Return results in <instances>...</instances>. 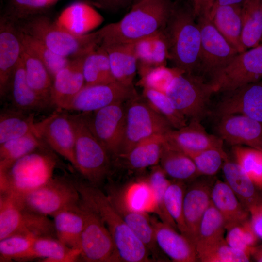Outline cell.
Instances as JSON below:
<instances>
[{"mask_svg":"<svg viewBox=\"0 0 262 262\" xmlns=\"http://www.w3.org/2000/svg\"><path fill=\"white\" fill-rule=\"evenodd\" d=\"M120 196L126 206L131 210L156 213L157 207L154 194L147 179L131 183Z\"/></svg>","mask_w":262,"mask_h":262,"instance_id":"cell-41","label":"cell"},{"mask_svg":"<svg viewBox=\"0 0 262 262\" xmlns=\"http://www.w3.org/2000/svg\"><path fill=\"white\" fill-rule=\"evenodd\" d=\"M226 230L225 239L227 243L231 247L251 256L259 239L252 228L249 219L231 226Z\"/></svg>","mask_w":262,"mask_h":262,"instance_id":"cell-49","label":"cell"},{"mask_svg":"<svg viewBox=\"0 0 262 262\" xmlns=\"http://www.w3.org/2000/svg\"><path fill=\"white\" fill-rule=\"evenodd\" d=\"M165 137L169 143L185 153L223 148L224 143L218 135L208 133L201 121L194 119L180 129H172Z\"/></svg>","mask_w":262,"mask_h":262,"instance_id":"cell-23","label":"cell"},{"mask_svg":"<svg viewBox=\"0 0 262 262\" xmlns=\"http://www.w3.org/2000/svg\"><path fill=\"white\" fill-rule=\"evenodd\" d=\"M252 256L257 262H262V245L259 246H255Z\"/></svg>","mask_w":262,"mask_h":262,"instance_id":"cell-58","label":"cell"},{"mask_svg":"<svg viewBox=\"0 0 262 262\" xmlns=\"http://www.w3.org/2000/svg\"><path fill=\"white\" fill-rule=\"evenodd\" d=\"M17 196L28 209L46 216L76 206L81 200L75 177L66 175L54 176L42 187Z\"/></svg>","mask_w":262,"mask_h":262,"instance_id":"cell-10","label":"cell"},{"mask_svg":"<svg viewBox=\"0 0 262 262\" xmlns=\"http://www.w3.org/2000/svg\"><path fill=\"white\" fill-rule=\"evenodd\" d=\"M225 182L234 192L242 205L248 211L252 206L262 202L258 189L244 170L228 156L222 167Z\"/></svg>","mask_w":262,"mask_h":262,"instance_id":"cell-27","label":"cell"},{"mask_svg":"<svg viewBox=\"0 0 262 262\" xmlns=\"http://www.w3.org/2000/svg\"><path fill=\"white\" fill-rule=\"evenodd\" d=\"M159 249L176 262L198 261L195 245L170 225L150 217Z\"/></svg>","mask_w":262,"mask_h":262,"instance_id":"cell-22","label":"cell"},{"mask_svg":"<svg viewBox=\"0 0 262 262\" xmlns=\"http://www.w3.org/2000/svg\"><path fill=\"white\" fill-rule=\"evenodd\" d=\"M137 94L133 85L118 81L84 86L66 110L92 112L115 103L125 102Z\"/></svg>","mask_w":262,"mask_h":262,"instance_id":"cell-16","label":"cell"},{"mask_svg":"<svg viewBox=\"0 0 262 262\" xmlns=\"http://www.w3.org/2000/svg\"><path fill=\"white\" fill-rule=\"evenodd\" d=\"M232 147L235 162L256 186L262 190V151L244 146Z\"/></svg>","mask_w":262,"mask_h":262,"instance_id":"cell-47","label":"cell"},{"mask_svg":"<svg viewBox=\"0 0 262 262\" xmlns=\"http://www.w3.org/2000/svg\"><path fill=\"white\" fill-rule=\"evenodd\" d=\"M84 226L81 242V261L120 262L112 236L98 214L81 198Z\"/></svg>","mask_w":262,"mask_h":262,"instance_id":"cell-11","label":"cell"},{"mask_svg":"<svg viewBox=\"0 0 262 262\" xmlns=\"http://www.w3.org/2000/svg\"><path fill=\"white\" fill-rule=\"evenodd\" d=\"M22 45L16 24L4 16L0 20V95L8 92L13 71L21 57Z\"/></svg>","mask_w":262,"mask_h":262,"instance_id":"cell-20","label":"cell"},{"mask_svg":"<svg viewBox=\"0 0 262 262\" xmlns=\"http://www.w3.org/2000/svg\"><path fill=\"white\" fill-rule=\"evenodd\" d=\"M16 234L56 237L48 216L28 209L17 195L0 192V240Z\"/></svg>","mask_w":262,"mask_h":262,"instance_id":"cell-7","label":"cell"},{"mask_svg":"<svg viewBox=\"0 0 262 262\" xmlns=\"http://www.w3.org/2000/svg\"><path fill=\"white\" fill-rule=\"evenodd\" d=\"M62 110L57 109L49 116L35 123L34 133L75 168L74 129L69 115Z\"/></svg>","mask_w":262,"mask_h":262,"instance_id":"cell-15","label":"cell"},{"mask_svg":"<svg viewBox=\"0 0 262 262\" xmlns=\"http://www.w3.org/2000/svg\"><path fill=\"white\" fill-rule=\"evenodd\" d=\"M84 56L71 59L68 64L54 76L50 92V101L51 105L58 109L66 110L84 86L82 71Z\"/></svg>","mask_w":262,"mask_h":262,"instance_id":"cell-21","label":"cell"},{"mask_svg":"<svg viewBox=\"0 0 262 262\" xmlns=\"http://www.w3.org/2000/svg\"><path fill=\"white\" fill-rule=\"evenodd\" d=\"M69 115L75 134V169L88 184L98 187L110 172L112 159L90 129L84 113Z\"/></svg>","mask_w":262,"mask_h":262,"instance_id":"cell-6","label":"cell"},{"mask_svg":"<svg viewBox=\"0 0 262 262\" xmlns=\"http://www.w3.org/2000/svg\"><path fill=\"white\" fill-rule=\"evenodd\" d=\"M140 0H134V2H133V4H134L135 3H136V2H138V1H140Z\"/></svg>","mask_w":262,"mask_h":262,"instance_id":"cell-59","label":"cell"},{"mask_svg":"<svg viewBox=\"0 0 262 262\" xmlns=\"http://www.w3.org/2000/svg\"><path fill=\"white\" fill-rule=\"evenodd\" d=\"M125 102H117L99 110L84 113L92 131L111 159L118 157L125 132Z\"/></svg>","mask_w":262,"mask_h":262,"instance_id":"cell-13","label":"cell"},{"mask_svg":"<svg viewBox=\"0 0 262 262\" xmlns=\"http://www.w3.org/2000/svg\"><path fill=\"white\" fill-rule=\"evenodd\" d=\"M58 163L49 147L35 150L0 172V192L22 195L42 187L54 177Z\"/></svg>","mask_w":262,"mask_h":262,"instance_id":"cell-5","label":"cell"},{"mask_svg":"<svg viewBox=\"0 0 262 262\" xmlns=\"http://www.w3.org/2000/svg\"><path fill=\"white\" fill-rule=\"evenodd\" d=\"M8 92L13 108L18 110L35 113L51 106L28 84L21 57L12 74Z\"/></svg>","mask_w":262,"mask_h":262,"instance_id":"cell-26","label":"cell"},{"mask_svg":"<svg viewBox=\"0 0 262 262\" xmlns=\"http://www.w3.org/2000/svg\"><path fill=\"white\" fill-rule=\"evenodd\" d=\"M261 3H262V0H261Z\"/></svg>","mask_w":262,"mask_h":262,"instance_id":"cell-61","label":"cell"},{"mask_svg":"<svg viewBox=\"0 0 262 262\" xmlns=\"http://www.w3.org/2000/svg\"><path fill=\"white\" fill-rule=\"evenodd\" d=\"M98 8L110 11H116L133 4L134 0H90Z\"/></svg>","mask_w":262,"mask_h":262,"instance_id":"cell-55","label":"cell"},{"mask_svg":"<svg viewBox=\"0 0 262 262\" xmlns=\"http://www.w3.org/2000/svg\"><path fill=\"white\" fill-rule=\"evenodd\" d=\"M193 161L201 176H214L222 168L227 153L223 148H210L185 153Z\"/></svg>","mask_w":262,"mask_h":262,"instance_id":"cell-51","label":"cell"},{"mask_svg":"<svg viewBox=\"0 0 262 262\" xmlns=\"http://www.w3.org/2000/svg\"><path fill=\"white\" fill-rule=\"evenodd\" d=\"M262 79V44L239 53L209 81L215 93L227 92Z\"/></svg>","mask_w":262,"mask_h":262,"instance_id":"cell-12","label":"cell"},{"mask_svg":"<svg viewBox=\"0 0 262 262\" xmlns=\"http://www.w3.org/2000/svg\"><path fill=\"white\" fill-rule=\"evenodd\" d=\"M218 136L232 146H245L262 151V123L241 115L221 116L216 126Z\"/></svg>","mask_w":262,"mask_h":262,"instance_id":"cell-18","label":"cell"},{"mask_svg":"<svg viewBox=\"0 0 262 262\" xmlns=\"http://www.w3.org/2000/svg\"><path fill=\"white\" fill-rule=\"evenodd\" d=\"M252 228L259 239H262V202L248 209Z\"/></svg>","mask_w":262,"mask_h":262,"instance_id":"cell-54","label":"cell"},{"mask_svg":"<svg viewBox=\"0 0 262 262\" xmlns=\"http://www.w3.org/2000/svg\"><path fill=\"white\" fill-rule=\"evenodd\" d=\"M198 260L202 262H246L250 256L231 247L225 238L206 245H196Z\"/></svg>","mask_w":262,"mask_h":262,"instance_id":"cell-42","label":"cell"},{"mask_svg":"<svg viewBox=\"0 0 262 262\" xmlns=\"http://www.w3.org/2000/svg\"><path fill=\"white\" fill-rule=\"evenodd\" d=\"M165 135H155L144 139L134 146L124 156L128 166L134 170H142L157 165L160 162Z\"/></svg>","mask_w":262,"mask_h":262,"instance_id":"cell-35","label":"cell"},{"mask_svg":"<svg viewBox=\"0 0 262 262\" xmlns=\"http://www.w3.org/2000/svg\"><path fill=\"white\" fill-rule=\"evenodd\" d=\"M166 176L161 166L156 165L153 166L147 180L154 194L157 207L156 213L161 221L178 229L175 223L167 213L164 205L165 193L171 181Z\"/></svg>","mask_w":262,"mask_h":262,"instance_id":"cell-50","label":"cell"},{"mask_svg":"<svg viewBox=\"0 0 262 262\" xmlns=\"http://www.w3.org/2000/svg\"><path fill=\"white\" fill-rule=\"evenodd\" d=\"M174 5L171 0H142L119 21L98 30L101 45L134 43L164 28Z\"/></svg>","mask_w":262,"mask_h":262,"instance_id":"cell-1","label":"cell"},{"mask_svg":"<svg viewBox=\"0 0 262 262\" xmlns=\"http://www.w3.org/2000/svg\"><path fill=\"white\" fill-rule=\"evenodd\" d=\"M35 113L25 112L13 108L0 114V144L34 132Z\"/></svg>","mask_w":262,"mask_h":262,"instance_id":"cell-37","label":"cell"},{"mask_svg":"<svg viewBox=\"0 0 262 262\" xmlns=\"http://www.w3.org/2000/svg\"><path fill=\"white\" fill-rule=\"evenodd\" d=\"M134 43L140 75L151 68L166 66L169 54L163 30Z\"/></svg>","mask_w":262,"mask_h":262,"instance_id":"cell-29","label":"cell"},{"mask_svg":"<svg viewBox=\"0 0 262 262\" xmlns=\"http://www.w3.org/2000/svg\"><path fill=\"white\" fill-rule=\"evenodd\" d=\"M213 176L196 179L186 189L183 200V215L188 238L195 245L199 224L211 203ZM196 246V245H195Z\"/></svg>","mask_w":262,"mask_h":262,"instance_id":"cell-19","label":"cell"},{"mask_svg":"<svg viewBox=\"0 0 262 262\" xmlns=\"http://www.w3.org/2000/svg\"><path fill=\"white\" fill-rule=\"evenodd\" d=\"M55 2L52 0H11L5 17L16 23L36 15Z\"/></svg>","mask_w":262,"mask_h":262,"instance_id":"cell-52","label":"cell"},{"mask_svg":"<svg viewBox=\"0 0 262 262\" xmlns=\"http://www.w3.org/2000/svg\"><path fill=\"white\" fill-rule=\"evenodd\" d=\"M19 32L22 46L43 63L53 79L69 63L71 59L58 55L37 39Z\"/></svg>","mask_w":262,"mask_h":262,"instance_id":"cell-44","label":"cell"},{"mask_svg":"<svg viewBox=\"0 0 262 262\" xmlns=\"http://www.w3.org/2000/svg\"><path fill=\"white\" fill-rule=\"evenodd\" d=\"M53 0L54 2H56L57 0Z\"/></svg>","mask_w":262,"mask_h":262,"instance_id":"cell-60","label":"cell"},{"mask_svg":"<svg viewBox=\"0 0 262 262\" xmlns=\"http://www.w3.org/2000/svg\"><path fill=\"white\" fill-rule=\"evenodd\" d=\"M107 196L115 209L127 224L143 243L153 258H159V250L157 246L153 227L147 213L138 212L128 208L117 193L109 189Z\"/></svg>","mask_w":262,"mask_h":262,"instance_id":"cell-24","label":"cell"},{"mask_svg":"<svg viewBox=\"0 0 262 262\" xmlns=\"http://www.w3.org/2000/svg\"><path fill=\"white\" fill-rule=\"evenodd\" d=\"M37 237L16 234L0 240V262L26 261Z\"/></svg>","mask_w":262,"mask_h":262,"instance_id":"cell-48","label":"cell"},{"mask_svg":"<svg viewBox=\"0 0 262 262\" xmlns=\"http://www.w3.org/2000/svg\"><path fill=\"white\" fill-rule=\"evenodd\" d=\"M35 259L45 262L81 261V251L68 247L55 237H38L33 242L27 261Z\"/></svg>","mask_w":262,"mask_h":262,"instance_id":"cell-34","label":"cell"},{"mask_svg":"<svg viewBox=\"0 0 262 262\" xmlns=\"http://www.w3.org/2000/svg\"><path fill=\"white\" fill-rule=\"evenodd\" d=\"M242 40L246 49L255 47L262 41L261 0H245L241 5Z\"/></svg>","mask_w":262,"mask_h":262,"instance_id":"cell-39","label":"cell"},{"mask_svg":"<svg viewBox=\"0 0 262 262\" xmlns=\"http://www.w3.org/2000/svg\"><path fill=\"white\" fill-rule=\"evenodd\" d=\"M143 97L169 122L174 129H180L187 123V119L176 109L165 93L144 88Z\"/></svg>","mask_w":262,"mask_h":262,"instance_id":"cell-46","label":"cell"},{"mask_svg":"<svg viewBox=\"0 0 262 262\" xmlns=\"http://www.w3.org/2000/svg\"><path fill=\"white\" fill-rule=\"evenodd\" d=\"M124 139L117 159L126 155L137 143L155 135H165L174 129L143 97L138 94L125 103Z\"/></svg>","mask_w":262,"mask_h":262,"instance_id":"cell-8","label":"cell"},{"mask_svg":"<svg viewBox=\"0 0 262 262\" xmlns=\"http://www.w3.org/2000/svg\"><path fill=\"white\" fill-rule=\"evenodd\" d=\"M81 198L100 216L115 243L120 262L150 261V253L98 187L75 177Z\"/></svg>","mask_w":262,"mask_h":262,"instance_id":"cell-2","label":"cell"},{"mask_svg":"<svg viewBox=\"0 0 262 262\" xmlns=\"http://www.w3.org/2000/svg\"><path fill=\"white\" fill-rule=\"evenodd\" d=\"M82 71L84 86L107 84L116 81L106 49L101 45L84 56Z\"/></svg>","mask_w":262,"mask_h":262,"instance_id":"cell-38","label":"cell"},{"mask_svg":"<svg viewBox=\"0 0 262 262\" xmlns=\"http://www.w3.org/2000/svg\"><path fill=\"white\" fill-rule=\"evenodd\" d=\"M190 9L174 6L163 33L168 45L169 59L183 73L197 74L200 59L201 33Z\"/></svg>","mask_w":262,"mask_h":262,"instance_id":"cell-3","label":"cell"},{"mask_svg":"<svg viewBox=\"0 0 262 262\" xmlns=\"http://www.w3.org/2000/svg\"><path fill=\"white\" fill-rule=\"evenodd\" d=\"M21 58L28 84L52 106L50 92L53 79L47 68L42 61L23 46Z\"/></svg>","mask_w":262,"mask_h":262,"instance_id":"cell-36","label":"cell"},{"mask_svg":"<svg viewBox=\"0 0 262 262\" xmlns=\"http://www.w3.org/2000/svg\"><path fill=\"white\" fill-rule=\"evenodd\" d=\"M209 18L219 33L239 53L246 50L242 40L241 5L220 6L209 16Z\"/></svg>","mask_w":262,"mask_h":262,"instance_id":"cell-33","label":"cell"},{"mask_svg":"<svg viewBox=\"0 0 262 262\" xmlns=\"http://www.w3.org/2000/svg\"><path fill=\"white\" fill-rule=\"evenodd\" d=\"M201 33L199 72L210 79L227 66L239 53L219 33L209 17L197 19Z\"/></svg>","mask_w":262,"mask_h":262,"instance_id":"cell-14","label":"cell"},{"mask_svg":"<svg viewBox=\"0 0 262 262\" xmlns=\"http://www.w3.org/2000/svg\"><path fill=\"white\" fill-rule=\"evenodd\" d=\"M214 93L213 85L202 76L183 72L174 78L165 92L187 119L200 121L207 115L210 98Z\"/></svg>","mask_w":262,"mask_h":262,"instance_id":"cell-9","label":"cell"},{"mask_svg":"<svg viewBox=\"0 0 262 262\" xmlns=\"http://www.w3.org/2000/svg\"><path fill=\"white\" fill-rule=\"evenodd\" d=\"M182 72L174 67L169 68L160 66L151 68L141 75L139 85L163 93L165 92L168 87L179 73Z\"/></svg>","mask_w":262,"mask_h":262,"instance_id":"cell-53","label":"cell"},{"mask_svg":"<svg viewBox=\"0 0 262 262\" xmlns=\"http://www.w3.org/2000/svg\"><path fill=\"white\" fill-rule=\"evenodd\" d=\"M215 0H190L191 8L195 18L209 16Z\"/></svg>","mask_w":262,"mask_h":262,"instance_id":"cell-56","label":"cell"},{"mask_svg":"<svg viewBox=\"0 0 262 262\" xmlns=\"http://www.w3.org/2000/svg\"><path fill=\"white\" fill-rule=\"evenodd\" d=\"M101 45L108 53L115 81L128 85H133V81L137 69L135 43Z\"/></svg>","mask_w":262,"mask_h":262,"instance_id":"cell-32","label":"cell"},{"mask_svg":"<svg viewBox=\"0 0 262 262\" xmlns=\"http://www.w3.org/2000/svg\"><path fill=\"white\" fill-rule=\"evenodd\" d=\"M16 24L21 32L37 39L54 53L69 59L86 55L101 42L98 30L76 35L42 14Z\"/></svg>","mask_w":262,"mask_h":262,"instance_id":"cell-4","label":"cell"},{"mask_svg":"<svg viewBox=\"0 0 262 262\" xmlns=\"http://www.w3.org/2000/svg\"><path fill=\"white\" fill-rule=\"evenodd\" d=\"M226 221L211 203L200 221L195 245H202L218 241L224 238Z\"/></svg>","mask_w":262,"mask_h":262,"instance_id":"cell-45","label":"cell"},{"mask_svg":"<svg viewBox=\"0 0 262 262\" xmlns=\"http://www.w3.org/2000/svg\"><path fill=\"white\" fill-rule=\"evenodd\" d=\"M160 163L166 175L173 180L184 182L193 181L201 176L192 159L169 143L166 138L163 146Z\"/></svg>","mask_w":262,"mask_h":262,"instance_id":"cell-30","label":"cell"},{"mask_svg":"<svg viewBox=\"0 0 262 262\" xmlns=\"http://www.w3.org/2000/svg\"><path fill=\"white\" fill-rule=\"evenodd\" d=\"M211 201L226 221V229L249 219V212L225 181L215 180L211 191Z\"/></svg>","mask_w":262,"mask_h":262,"instance_id":"cell-28","label":"cell"},{"mask_svg":"<svg viewBox=\"0 0 262 262\" xmlns=\"http://www.w3.org/2000/svg\"><path fill=\"white\" fill-rule=\"evenodd\" d=\"M186 189L184 182L171 180L165 193L164 205L167 213L175 223L180 233L188 237L183 215V200Z\"/></svg>","mask_w":262,"mask_h":262,"instance_id":"cell-43","label":"cell"},{"mask_svg":"<svg viewBox=\"0 0 262 262\" xmlns=\"http://www.w3.org/2000/svg\"><path fill=\"white\" fill-rule=\"evenodd\" d=\"M55 21L69 32L81 35L98 28L103 22V17L93 6L80 1L65 8Z\"/></svg>","mask_w":262,"mask_h":262,"instance_id":"cell-25","label":"cell"},{"mask_svg":"<svg viewBox=\"0 0 262 262\" xmlns=\"http://www.w3.org/2000/svg\"><path fill=\"white\" fill-rule=\"evenodd\" d=\"M46 147L48 146L34 132L0 144V172L6 170L21 157Z\"/></svg>","mask_w":262,"mask_h":262,"instance_id":"cell-40","label":"cell"},{"mask_svg":"<svg viewBox=\"0 0 262 262\" xmlns=\"http://www.w3.org/2000/svg\"><path fill=\"white\" fill-rule=\"evenodd\" d=\"M245 0H215L210 13L209 16L220 6L226 5H242Z\"/></svg>","mask_w":262,"mask_h":262,"instance_id":"cell-57","label":"cell"},{"mask_svg":"<svg viewBox=\"0 0 262 262\" xmlns=\"http://www.w3.org/2000/svg\"><path fill=\"white\" fill-rule=\"evenodd\" d=\"M225 93L216 107L218 116L241 115L262 123V80Z\"/></svg>","mask_w":262,"mask_h":262,"instance_id":"cell-17","label":"cell"},{"mask_svg":"<svg viewBox=\"0 0 262 262\" xmlns=\"http://www.w3.org/2000/svg\"><path fill=\"white\" fill-rule=\"evenodd\" d=\"M52 217L57 238L68 247L81 251L84 216L80 201L76 206L58 212Z\"/></svg>","mask_w":262,"mask_h":262,"instance_id":"cell-31","label":"cell"}]
</instances>
